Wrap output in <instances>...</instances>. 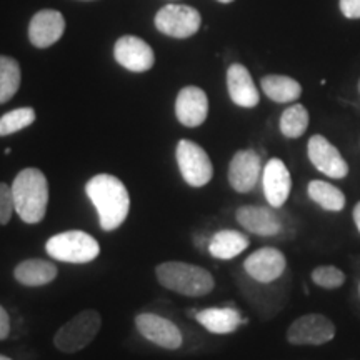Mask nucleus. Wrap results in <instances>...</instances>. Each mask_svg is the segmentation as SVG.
Segmentation results:
<instances>
[{"label": "nucleus", "mask_w": 360, "mask_h": 360, "mask_svg": "<svg viewBox=\"0 0 360 360\" xmlns=\"http://www.w3.org/2000/svg\"><path fill=\"white\" fill-rule=\"evenodd\" d=\"M85 193L96 207L98 224L105 232L117 231L130 212V195L119 177L97 174L85 186Z\"/></svg>", "instance_id": "1"}, {"label": "nucleus", "mask_w": 360, "mask_h": 360, "mask_svg": "<svg viewBox=\"0 0 360 360\" xmlns=\"http://www.w3.org/2000/svg\"><path fill=\"white\" fill-rule=\"evenodd\" d=\"M15 212L22 222L39 224L47 214L49 182L42 170L27 167L17 174L12 184Z\"/></svg>", "instance_id": "2"}, {"label": "nucleus", "mask_w": 360, "mask_h": 360, "mask_svg": "<svg viewBox=\"0 0 360 360\" xmlns=\"http://www.w3.org/2000/svg\"><path fill=\"white\" fill-rule=\"evenodd\" d=\"M162 287L186 297H204L214 290L215 281L209 270L187 262H164L155 269Z\"/></svg>", "instance_id": "3"}, {"label": "nucleus", "mask_w": 360, "mask_h": 360, "mask_svg": "<svg viewBox=\"0 0 360 360\" xmlns=\"http://www.w3.org/2000/svg\"><path fill=\"white\" fill-rule=\"evenodd\" d=\"M49 257L67 264L94 262L101 254V245L90 233L84 231H67L52 236L45 242Z\"/></svg>", "instance_id": "4"}, {"label": "nucleus", "mask_w": 360, "mask_h": 360, "mask_svg": "<svg viewBox=\"0 0 360 360\" xmlns=\"http://www.w3.org/2000/svg\"><path fill=\"white\" fill-rule=\"evenodd\" d=\"M102 327V317L97 310L85 309L72 317L53 337L56 347L64 354H75L89 347Z\"/></svg>", "instance_id": "5"}, {"label": "nucleus", "mask_w": 360, "mask_h": 360, "mask_svg": "<svg viewBox=\"0 0 360 360\" xmlns=\"http://www.w3.org/2000/svg\"><path fill=\"white\" fill-rule=\"evenodd\" d=\"M177 165L184 180L191 187H204L214 177V165L212 160L207 152L202 148L199 143L187 141H180L177 143Z\"/></svg>", "instance_id": "6"}, {"label": "nucleus", "mask_w": 360, "mask_h": 360, "mask_svg": "<svg viewBox=\"0 0 360 360\" xmlns=\"http://www.w3.org/2000/svg\"><path fill=\"white\" fill-rule=\"evenodd\" d=\"M202 17L193 7L169 4L155 15V27L162 34L174 39H187L199 32Z\"/></svg>", "instance_id": "7"}, {"label": "nucleus", "mask_w": 360, "mask_h": 360, "mask_svg": "<svg viewBox=\"0 0 360 360\" xmlns=\"http://www.w3.org/2000/svg\"><path fill=\"white\" fill-rule=\"evenodd\" d=\"M335 337V326L326 315L307 314L295 319L287 330L292 345H323Z\"/></svg>", "instance_id": "8"}, {"label": "nucleus", "mask_w": 360, "mask_h": 360, "mask_svg": "<svg viewBox=\"0 0 360 360\" xmlns=\"http://www.w3.org/2000/svg\"><path fill=\"white\" fill-rule=\"evenodd\" d=\"M139 334L162 349L177 350L182 347L184 335L172 321L152 312H142L135 317Z\"/></svg>", "instance_id": "9"}, {"label": "nucleus", "mask_w": 360, "mask_h": 360, "mask_svg": "<svg viewBox=\"0 0 360 360\" xmlns=\"http://www.w3.org/2000/svg\"><path fill=\"white\" fill-rule=\"evenodd\" d=\"M307 155L310 164L319 172L332 179H344L349 175V164L342 157L334 143L328 142L323 135H312L307 143Z\"/></svg>", "instance_id": "10"}, {"label": "nucleus", "mask_w": 360, "mask_h": 360, "mask_svg": "<svg viewBox=\"0 0 360 360\" xmlns=\"http://www.w3.org/2000/svg\"><path fill=\"white\" fill-rule=\"evenodd\" d=\"M262 170V160L257 152L252 148L238 150L229 164V184L238 193H249L257 187Z\"/></svg>", "instance_id": "11"}, {"label": "nucleus", "mask_w": 360, "mask_h": 360, "mask_svg": "<svg viewBox=\"0 0 360 360\" xmlns=\"http://www.w3.org/2000/svg\"><path fill=\"white\" fill-rule=\"evenodd\" d=\"M244 269L247 276L259 283L276 282L283 276L287 269L285 255L276 247H262L252 252L245 259Z\"/></svg>", "instance_id": "12"}, {"label": "nucleus", "mask_w": 360, "mask_h": 360, "mask_svg": "<svg viewBox=\"0 0 360 360\" xmlns=\"http://www.w3.org/2000/svg\"><path fill=\"white\" fill-rule=\"evenodd\" d=\"M114 57L124 69L130 72H147L155 64V53L146 40L124 35L115 42Z\"/></svg>", "instance_id": "13"}, {"label": "nucleus", "mask_w": 360, "mask_h": 360, "mask_svg": "<svg viewBox=\"0 0 360 360\" xmlns=\"http://www.w3.org/2000/svg\"><path fill=\"white\" fill-rule=\"evenodd\" d=\"M262 188L265 200L274 209H281L289 199L292 177L287 165L281 159H270L262 170Z\"/></svg>", "instance_id": "14"}, {"label": "nucleus", "mask_w": 360, "mask_h": 360, "mask_svg": "<svg viewBox=\"0 0 360 360\" xmlns=\"http://www.w3.org/2000/svg\"><path fill=\"white\" fill-rule=\"evenodd\" d=\"M175 115L186 127H199L209 115V98L200 87L187 85L179 92L175 101Z\"/></svg>", "instance_id": "15"}, {"label": "nucleus", "mask_w": 360, "mask_h": 360, "mask_svg": "<svg viewBox=\"0 0 360 360\" xmlns=\"http://www.w3.org/2000/svg\"><path fill=\"white\" fill-rule=\"evenodd\" d=\"M237 222L250 233L260 237H274L282 232V219L274 207L242 205L236 212Z\"/></svg>", "instance_id": "16"}, {"label": "nucleus", "mask_w": 360, "mask_h": 360, "mask_svg": "<svg viewBox=\"0 0 360 360\" xmlns=\"http://www.w3.org/2000/svg\"><path fill=\"white\" fill-rule=\"evenodd\" d=\"M65 32V19L58 11L44 8L32 17L29 25V40L34 47L47 49L60 40Z\"/></svg>", "instance_id": "17"}, {"label": "nucleus", "mask_w": 360, "mask_h": 360, "mask_svg": "<svg viewBox=\"0 0 360 360\" xmlns=\"http://www.w3.org/2000/svg\"><path fill=\"white\" fill-rule=\"evenodd\" d=\"M227 90L231 101L242 109H252L260 101V94L255 87L250 72L242 64H232L227 70Z\"/></svg>", "instance_id": "18"}, {"label": "nucleus", "mask_w": 360, "mask_h": 360, "mask_svg": "<svg viewBox=\"0 0 360 360\" xmlns=\"http://www.w3.org/2000/svg\"><path fill=\"white\" fill-rule=\"evenodd\" d=\"M195 321L205 330L215 335H225L236 332L245 321L240 312L233 307H209L195 314Z\"/></svg>", "instance_id": "19"}, {"label": "nucleus", "mask_w": 360, "mask_h": 360, "mask_svg": "<svg viewBox=\"0 0 360 360\" xmlns=\"http://www.w3.org/2000/svg\"><path fill=\"white\" fill-rule=\"evenodd\" d=\"M58 269L51 260L27 259L13 269L15 281L25 287H42L56 281Z\"/></svg>", "instance_id": "20"}, {"label": "nucleus", "mask_w": 360, "mask_h": 360, "mask_svg": "<svg viewBox=\"0 0 360 360\" xmlns=\"http://www.w3.org/2000/svg\"><path fill=\"white\" fill-rule=\"evenodd\" d=\"M249 244V237L245 233L233 231V229H222L210 238L209 252L212 257L219 260H231L240 255Z\"/></svg>", "instance_id": "21"}, {"label": "nucleus", "mask_w": 360, "mask_h": 360, "mask_svg": "<svg viewBox=\"0 0 360 360\" xmlns=\"http://www.w3.org/2000/svg\"><path fill=\"white\" fill-rule=\"evenodd\" d=\"M264 94L277 103H290L302 96V85L287 75H265L260 80Z\"/></svg>", "instance_id": "22"}, {"label": "nucleus", "mask_w": 360, "mask_h": 360, "mask_svg": "<svg viewBox=\"0 0 360 360\" xmlns=\"http://www.w3.org/2000/svg\"><path fill=\"white\" fill-rule=\"evenodd\" d=\"M307 193L310 200L322 207L323 210H328V212H340L347 204L345 193L326 180H310Z\"/></svg>", "instance_id": "23"}, {"label": "nucleus", "mask_w": 360, "mask_h": 360, "mask_svg": "<svg viewBox=\"0 0 360 360\" xmlns=\"http://www.w3.org/2000/svg\"><path fill=\"white\" fill-rule=\"evenodd\" d=\"M22 72L19 62L13 57L0 56V105L12 101L19 92Z\"/></svg>", "instance_id": "24"}, {"label": "nucleus", "mask_w": 360, "mask_h": 360, "mask_svg": "<svg viewBox=\"0 0 360 360\" xmlns=\"http://www.w3.org/2000/svg\"><path fill=\"white\" fill-rule=\"evenodd\" d=\"M281 132L287 139H299L307 132L309 129V110L302 103H294L282 112L281 122H278Z\"/></svg>", "instance_id": "25"}, {"label": "nucleus", "mask_w": 360, "mask_h": 360, "mask_svg": "<svg viewBox=\"0 0 360 360\" xmlns=\"http://www.w3.org/2000/svg\"><path fill=\"white\" fill-rule=\"evenodd\" d=\"M37 119V114L32 107H20V109H13L7 114L0 117V137H7L15 132H20L22 129H27L32 125Z\"/></svg>", "instance_id": "26"}, {"label": "nucleus", "mask_w": 360, "mask_h": 360, "mask_svg": "<svg viewBox=\"0 0 360 360\" xmlns=\"http://www.w3.org/2000/svg\"><path fill=\"white\" fill-rule=\"evenodd\" d=\"M312 281L322 289L334 290L345 283V274L335 265H319L312 270Z\"/></svg>", "instance_id": "27"}, {"label": "nucleus", "mask_w": 360, "mask_h": 360, "mask_svg": "<svg viewBox=\"0 0 360 360\" xmlns=\"http://www.w3.org/2000/svg\"><path fill=\"white\" fill-rule=\"evenodd\" d=\"M13 212H15V204H13L12 187L0 182V225L11 222Z\"/></svg>", "instance_id": "28"}, {"label": "nucleus", "mask_w": 360, "mask_h": 360, "mask_svg": "<svg viewBox=\"0 0 360 360\" xmlns=\"http://www.w3.org/2000/svg\"><path fill=\"white\" fill-rule=\"evenodd\" d=\"M340 11L347 19H360V0H340Z\"/></svg>", "instance_id": "29"}, {"label": "nucleus", "mask_w": 360, "mask_h": 360, "mask_svg": "<svg viewBox=\"0 0 360 360\" xmlns=\"http://www.w3.org/2000/svg\"><path fill=\"white\" fill-rule=\"evenodd\" d=\"M8 334H11V317L7 310L0 305V340L7 339Z\"/></svg>", "instance_id": "30"}, {"label": "nucleus", "mask_w": 360, "mask_h": 360, "mask_svg": "<svg viewBox=\"0 0 360 360\" xmlns=\"http://www.w3.org/2000/svg\"><path fill=\"white\" fill-rule=\"evenodd\" d=\"M352 217H354L355 227H357V231L360 232V202H357V204H355L354 212H352Z\"/></svg>", "instance_id": "31"}, {"label": "nucleus", "mask_w": 360, "mask_h": 360, "mask_svg": "<svg viewBox=\"0 0 360 360\" xmlns=\"http://www.w3.org/2000/svg\"><path fill=\"white\" fill-rule=\"evenodd\" d=\"M0 360H12L11 357H7V355H2L0 354Z\"/></svg>", "instance_id": "32"}, {"label": "nucleus", "mask_w": 360, "mask_h": 360, "mask_svg": "<svg viewBox=\"0 0 360 360\" xmlns=\"http://www.w3.org/2000/svg\"><path fill=\"white\" fill-rule=\"evenodd\" d=\"M219 2H222V4H231L232 0H219Z\"/></svg>", "instance_id": "33"}, {"label": "nucleus", "mask_w": 360, "mask_h": 360, "mask_svg": "<svg viewBox=\"0 0 360 360\" xmlns=\"http://www.w3.org/2000/svg\"><path fill=\"white\" fill-rule=\"evenodd\" d=\"M357 87H359V94H360V79H359V85H357Z\"/></svg>", "instance_id": "34"}, {"label": "nucleus", "mask_w": 360, "mask_h": 360, "mask_svg": "<svg viewBox=\"0 0 360 360\" xmlns=\"http://www.w3.org/2000/svg\"><path fill=\"white\" fill-rule=\"evenodd\" d=\"M359 294H360V283H359Z\"/></svg>", "instance_id": "35"}]
</instances>
